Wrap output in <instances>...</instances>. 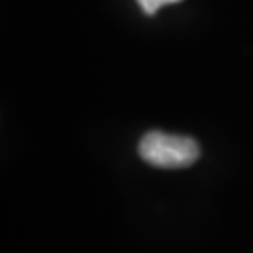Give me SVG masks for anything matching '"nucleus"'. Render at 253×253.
<instances>
[{"label": "nucleus", "instance_id": "nucleus-1", "mask_svg": "<svg viewBox=\"0 0 253 253\" xmlns=\"http://www.w3.org/2000/svg\"><path fill=\"white\" fill-rule=\"evenodd\" d=\"M138 155L145 163L155 168L179 169L194 165L201 155V148L191 136L151 130L140 140Z\"/></svg>", "mask_w": 253, "mask_h": 253}, {"label": "nucleus", "instance_id": "nucleus-2", "mask_svg": "<svg viewBox=\"0 0 253 253\" xmlns=\"http://www.w3.org/2000/svg\"><path fill=\"white\" fill-rule=\"evenodd\" d=\"M181 0H136V3L140 5L145 15H155L161 7L171 3H178Z\"/></svg>", "mask_w": 253, "mask_h": 253}]
</instances>
